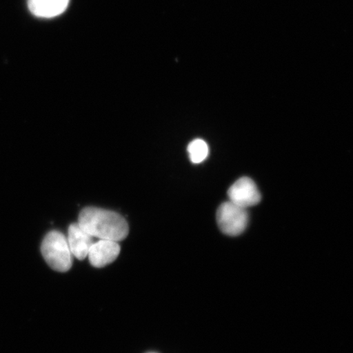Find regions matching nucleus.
Wrapping results in <instances>:
<instances>
[{"label": "nucleus", "mask_w": 353, "mask_h": 353, "mask_svg": "<svg viewBox=\"0 0 353 353\" xmlns=\"http://www.w3.org/2000/svg\"><path fill=\"white\" fill-rule=\"evenodd\" d=\"M70 0H28V7L32 14L42 19H52L63 13Z\"/></svg>", "instance_id": "nucleus-7"}, {"label": "nucleus", "mask_w": 353, "mask_h": 353, "mask_svg": "<svg viewBox=\"0 0 353 353\" xmlns=\"http://www.w3.org/2000/svg\"><path fill=\"white\" fill-rule=\"evenodd\" d=\"M68 241L72 255L79 260L88 257L91 246L94 244L92 236L78 223L72 224L69 227Z\"/></svg>", "instance_id": "nucleus-6"}, {"label": "nucleus", "mask_w": 353, "mask_h": 353, "mask_svg": "<svg viewBox=\"0 0 353 353\" xmlns=\"http://www.w3.org/2000/svg\"><path fill=\"white\" fill-rule=\"evenodd\" d=\"M217 222L220 230L226 235L239 236L248 225V212L230 201L224 202L218 209Z\"/></svg>", "instance_id": "nucleus-3"}, {"label": "nucleus", "mask_w": 353, "mask_h": 353, "mask_svg": "<svg viewBox=\"0 0 353 353\" xmlns=\"http://www.w3.org/2000/svg\"><path fill=\"white\" fill-rule=\"evenodd\" d=\"M120 252L121 247L118 242L100 240L92 245L88 257L92 266L103 268L114 262Z\"/></svg>", "instance_id": "nucleus-5"}, {"label": "nucleus", "mask_w": 353, "mask_h": 353, "mask_svg": "<svg viewBox=\"0 0 353 353\" xmlns=\"http://www.w3.org/2000/svg\"><path fill=\"white\" fill-rule=\"evenodd\" d=\"M188 151L191 161L194 164H200L208 157L209 147L204 140L196 139L188 145Z\"/></svg>", "instance_id": "nucleus-8"}, {"label": "nucleus", "mask_w": 353, "mask_h": 353, "mask_svg": "<svg viewBox=\"0 0 353 353\" xmlns=\"http://www.w3.org/2000/svg\"><path fill=\"white\" fill-rule=\"evenodd\" d=\"M41 252L46 263L52 269L65 272L72 266V253L63 233L52 231L48 233L41 245Z\"/></svg>", "instance_id": "nucleus-2"}, {"label": "nucleus", "mask_w": 353, "mask_h": 353, "mask_svg": "<svg viewBox=\"0 0 353 353\" xmlns=\"http://www.w3.org/2000/svg\"><path fill=\"white\" fill-rule=\"evenodd\" d=\"M78 224L92 237L100 240L121 241L129 234V225L116 212L95 207L83 209L79 216Z\"/></svg>", "instance_id": "nucleus-1"}, {"label": "nucleus", "mask_w": 353, "mask_h": 353, "mask_svg": "<svg viewBox=\"0 0 353 353\" xmlns=\"http://www.w3.org/2000/svg\"><path fill=\"white\" fill-rule=\"evenodd\" d=\"M228 195L229 201L245 209L258 205L261 201V194L257 186L252 179L247 176L234 183L229 188Z\"/></svg>", "instance_id": "nucleus-4"}]
</instances>
